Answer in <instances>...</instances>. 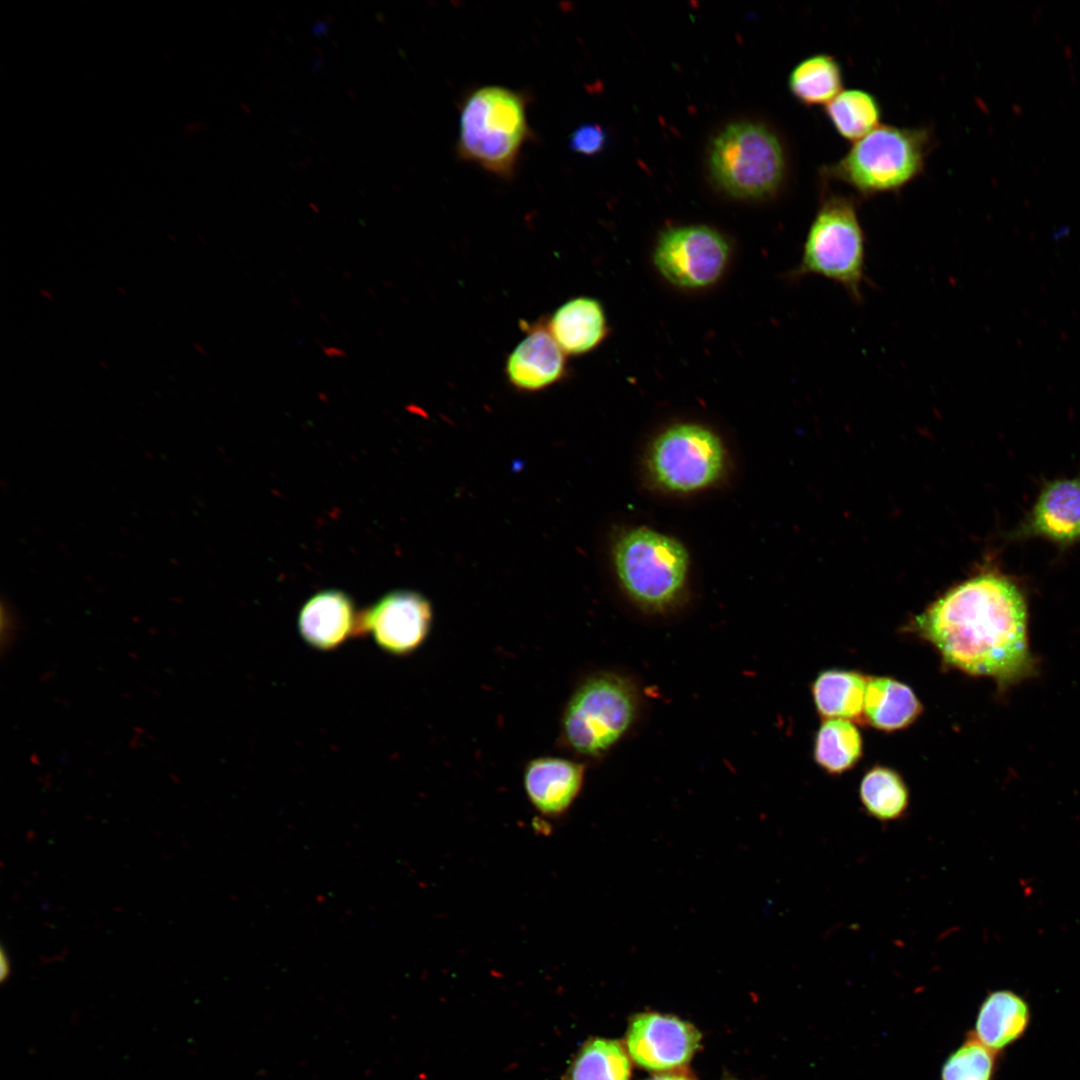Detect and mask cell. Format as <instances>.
<instances>
[{"label":"cell","instance_id":"cell-1","mask_svg":"<svg viewBox=\"0 0 1080 1080\" xmlns=\"http://www.w3.org/2000/svg\"><path fill=\"white\" fill-rule=\"evenodd\" d=\"M1027 624L1018 587L1004 576L983 573L948 590L912 626L945 664L1006 688L1035 671Z\"/></svg>","mask_w":1080,"mask_h":1080},{"label":"cell","instance_id":"cell-2","mask_svg":"<svg viewBox=\"0 0 1080 1080\" xmlns=\"http://www.w3.org/2000/svg\"><path fill=\"white\" fill-rule=\"evenodd\" d=\"M934 144L928 126L880 124L839 160L824 165L820 176L825 184L843 183L861 197L895 193L922 174Z\"/></svg>","mask_w":1080,"mask_h":1080},{"label":"cell","instance_id":"cell-3","mask_svg":"<svg viewBox=\"0 0 1080 1080\" xmlns=\"http://www.w3.org/2000/svg\"><path fill=\"white\" fill-rule=\"evenodd\" d=\"M528 136L525 100L520 93L486 86L466 98L457 141L458 153L464 160L509 178Z\"/></svg>","mask_w":1080,"mask_h":1080},{"label":"cell","instance_id":"cell-4","mask_svg":"<svg viewBox=\"0 0 1080 1080\" xmlns=\"http://www.w3.org/2000/svg\"><path fill=\"white\" fill-rule=\"evenodd\" d=\"M613 562L624 592L641 608L665 612L680 601L689 555L674 537L648 527L629 529L614 545Z\"/></svg>","mask_w":1080,"mask_h":1080},{"label":"cell","instance_id":"cell-5","mask_svg":"<svg viewBox=\"0 0 1080 1080\" xmlns=\"http://www.w3.org/2000/svg\"><path fill=\"white\" fill-rule=\"evenodd\" d=\"M865 250L856 200L824 191L794 274L822 276L844 288L855 302H861Z\"/></svg>","mask_w":1080,"mask_h":1080},{"label":"cell","instance_id":"cell-6","mask_svg":"<svg viewBox=\"0 0 1080 1080\" xmlns=\"http://www.w3.org/2000/svg\"><path fill=\"white\" fill-rule=\"evenodd\" d=\"M639 697L626 677L597 673L586 678L563 711L560 738L571 751L598 757L614 746L636 719Z\"/></svg>","mask_w":1080,"mask_h":1080},{"label":"cell","instance_id":"cell-7","mask_svg":"<svg viewBox=\"0 0 1080 1080\" xmlns=\"http://www.w3.org/2000/svg\"><path fill=\"white\" fill-rule=\"evenodd\" d=\"M709 163L716 182L739 198H761L783 183V146L766 127L739 122L725 127L713 140Z\"/></svg>","mask_w":1080,"mask_h":1080},{"label":"cell","instance_id":"cell-8","mask_svg":"<svg viewBox=\"0 0 1080 1080\" xmlns=\"http://www.w3.org/2000/svg\"><path fill=\"white\" fill-rule=\"evenodd\" d=\"M725 467L720 437L697 423H678L653 440L648 452L651 477L662 488L691 493L713 485Z\"/></svg>","mask_w":1080,"mask_h":1080},{"label":"cell","instance_id":"cell-9","mask_svg":"<svg viewBox=\"0 0 1080 1080\" xmlns=\"http://www.w3.org/2000/svg\"><path fill=\"white\" fill-rule=\"evenodd\" d=\"M652 259L670 284L702 289L714 285L724 274L730 246L718 231L705 225L670 227L658 237Z\"/></svg>","mask_w":1080,"mask_h":1080},{"label":"cell","instance_id":"cell-10","mask_svg":"<svg viewBox=\"0 0 1080 1080\" xmlns=\"http://www.w3.org/2000/svg\"><path fill=\"white\" fill-rule=\"evenodd\" d=\"M432 620L431 603L423 595L397 590L359 612L357 635L368 634L384 652L406 656L424 643Z\"/></svg>","mask_w":1080,"mask_h":1080},{"label":"cell","instance_id":"cell-11","mask_svg":"<svg viewBox=\"0 0 1080 1080\" xmlns=\"http://www.w3.org/2000/svg\"><path fill=\"white\" fill-rule=\"evenodd\" d=\"M700 1039L693 1025L675 1016L645 1012L632 1018L625 1045L630 1058L641 1067L668 1071L686 1064Z\"/></svg>","mask_w":1080,"mask_h":1080},{"label":"cell","instance_id":"cell-12","mask_svg":"<svg viewBox=\"0 0 1080 1080\" xmlns=\"http://www.w3.org/2000/svg\"><path fill=\"white\" fill-rule=\"evenodd\" d=\"M522 324L525 336L507 356L505 376L519 391H541L567 376V355L550 334L545 320Z\"/></svg>","mask_w":1080,"mask_h":1080},{"label":"cell","instance_id":"cell-13","mask_svg":"<svg viewBox=\"0 0 1080 1080\" xmlns=\"http://www.w3.org/2000/svg\"><path fill=\"white\" fill-rule=\"evenodd\" d=\"M585 765L560 757L544 756L529 761L523 774L525 792L544 816L559 817L578 797Z\"/></svg>","mask_w":1080,"mask_h":1080},{"label":"cell","instance_id":"cell-14","mask_svg":"<svg viewBox=\"0 0 1080 1080\" xmlns=\"http://www.w3.org/2000/svg\"><path fill=\"white\" fill-rule=\"evenodd\" d=\"M358 617L345 592L325 590L305 602L299 612L298 630L309 646L329 651L357 635Z\"/></svg>","mask_w":1080,"mask_h":1080},{"label":"cell","instance_id":"cell-15","mask_svg":"<svg viewBox=\"0 0 1080 1080\" xmlns=\"http://www.w3.org/2000/svg\"><path fill=\"white\" fill-rule=\"evenodd\" d=\"M545 323L567 356H580L593 351L608 334L605 310L600 301L589 296L567 300Z\"/></svg>","mask_w":1080,"mask_h":1080},{"label":"cell","instance_id":"cell-16","mask_svg":"<svg viewBox=\"0 0 1080 1080\" xmlns=\"http://www.w3.org/2000/svg\"><path fill=\"white\" fill-rule=\"evenodd\" d=\"M1028 1002L1009 989L992 991L982 1001L974 1030L970 1032L989 1049L1000 1053L1028 1031L1031 1023Z\"/></svg>","mask_w":1080,"mask_h":1080},{"label":"cell","instance_id":"cell-17","mask_svg":"<svg viewBox=\"0 0 1080 1080\" xmlns=\"http://www.w3.org/2000/svg\"><path fill=\"white\" fill-rule=\"evenodd\" d=\"M1027 529L1056 542L1080 539V480L1049 484L1033 508Z\"/></svg>","mask_w":1080,"mask_h":1080},{"label":"cell","instance_id":"cell-18","mask_svg":"<svg viewBox=\"0 0 1080 1080\" xmlns=\"http://www.w3.org/2000/svg\"><path fill=\"white\" fill-rule=\"evenodd\" d=\"M923 707L913 690L890 677H868L864 717L866 725L891 732L913 724Z\"/></svg>","mask_w":1080,"mask_h":1080},{"label":"cell","instance_id":"cell-19","mask_svg":"<svg viewBox=\"0 0 1080 1080\" xmlns=\"http://www.w3.org/2000/svg\"><path fill=\"white\" fill-rule=\"evenodd\" d=\"M868 677L849 670L821 672L812 684L818 714L826 719H844L866 725L864 700Z\"/></svg>","mask_w":1080,"mask_h":1080},{"label":"cell","instance_id":"cell-20","mask_svg":"<svg viewBox=\"0 0 1080 1080\" xmlns=\"http://www.w3.org/2000/svg\"><path fill=\"white\" fill-rule=\"evenodd\" d=\"M843 83L841 64L827 53L804 58L792 69L788 79L792 95L806 106H825L843 90Z\"/></svg>","mask_w":1080,"mask_h":1080},{"label":"cell","instance_id":"cell-21","mask_svg":"<svg viewBox=\"0 0 1080 1080\" xmlns=\"http://www.w3.org/2000/svg\"><path fill=\"white\" fill-rule=\"evenodd\" d=\"M824 113L837 134L851 142L877 128L882 118L878 99L859 88L843 89L825 105Z\"/></svg>","mask_w":1080,"mask_h":1080},{"label":"cell","instance_id":"cell-22","mask_svg":"<svg viewBox=\"0 0 1080 1080\" xmlns=\"http://www.w3.org/2000/svg\"><path fill=\"white\" fill-rule=\"evenodd\" d=\"M859 797L865 812L881 821L903 818L909 808V790L901 775L886 766L877 765L862 777Z\"/></svg>","mask_w":1080,"mask_h":1080},{"label":"cell","instance_id":"cell-23","mask_svg":"<svg viewBox=\"0 0 1080 1080\" xmlns=\"http://www.w3.org/2000/svg\"><path fill=\"white\" fill-rule=\"evenodd\" d=\"M631 1063L627 1050L612 1039L586 1041L570 1062L563 1080H630Z\"/></svg>","mask_w":1080,"mask_h":1080},{"label":"cell","instance_id":"cell-24","mask_svg":"<svg viewBox=\"0 0 1080 1080\" xmlns=\"http://www.w3.org/2000/svg\"><path fill=\"white\" fill-rule=\"evenodd\" d=\"M862 738L855 723L844 719H826L819 727L814 743V760L831 775L852 769L862 756Z\"/></svg>","mask_w":1080,"mask_h":1080},{"label":"cell","instance_id":"cell-25","mask_svg":"<svg viewBox=\"0 0 1080 1080\" xmlns=\"http://www.w3.org/2000/svg\"><path fill=\"white\" fill-rule=\"evenodd\" d=\"M999 1053L989 1049L971 1033L944 1061L941 1080H994Z\"/></svg>","mask_w":1080,"mask_h":1080},{"label":"cell","instance_id":"cell-26","mask_svg":"<svg viewBox=\"0 0 1080 1080\" xmlns=\"http://www.w3.org/2000/svg\"><path fill=\"white\" fill-rule=\"evenodd\" d=\"M606 143L604 130L596 124H584L577 127L569 138V148L583 155L600 152Z\"/></svg>","mask_w":1080,"mask_h":1080},{"label":"cell","instance_id":"cell-27","mask_svg":"<svg viewBox=\"0 0 1080 1080\" xmlns=\"http://www.w3.org/2000/svg\"><path fill=\"white\" fill-rule=\"evenodd\" d=\"M321 349H322V353L328 358L342 359V358L346 357V351L343 348L339 347V346L322 345Z\"/></svg>","mask_w":1080,"mask_h":1080},{"label":"cell","instance_id":"cell-28","mask_svg":"<svg viewBox=\"0 0 1080 1080\" xmlns=\"http://www.w3.org/2000/svg\"><path fill=\"white\" fill-rule=\"evenodd\" d=\"M0 968H1L0 969L1 980L4 981L9 976V973H10V961H9V958H8L6 952H5V950L3 948L1 949V954H0Z\"/></svg>","mask_w":1080,"mask_h":1080},{"label":"cell","instance_id":"cell-29","mask_svg":"<svg viewBox=\"0 0 1080 1080\" xmlns=\"http://www.w3.org/2000/svg\"><path fill=\"white\" fill-rule=\"evenodd\" d=\"M648 1080H692L686 1075L680 1073H662L657 1074Z\"/></svg>","mask_w":1080,"mask_h":1080}]
</instances>
